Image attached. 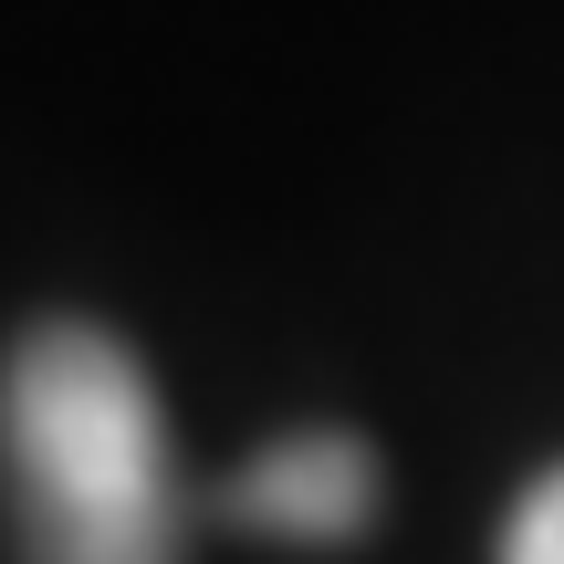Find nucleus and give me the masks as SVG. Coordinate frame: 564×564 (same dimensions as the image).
I'll list each match as a JSON object with an SVG mask.
<instances>
[{
	"label": "nucleus",
	"instance_id": "2",
	"mask_svg": "<svg viewBox=\"0 0 564 564\" xmlns=\"http://www.w3.org/2000/svg\"><path fill=\"white\" fill-rule=\"evenodd\" d=\"M220 512L251 523L262 544H356L377 523V449L356 429H282L272 449H251L241 470L220 481Z\"/></svg>",
	"mask_w": 564,
	"mask_h": 564
},
{
	"label": "nucleus",
	"instance_id": "3",
	"mask_svg": "<svg viewBox=\"0 0 564 564\" xmlns=\"http://www.w3.org/2000/svg\"><path fill=\"white\" fill-rule=\"evenodd\" d=\"M502 564H564V470H544V481L523 491V512H512V533H502Z\"/></svg>",
	"mask_w": 564,
	"mask_h": 564
},
{
	"label": "nucleus",
	"instance_id": "1",
	"mask_svg": "<svg viewBox=\"0 0 564 564\" xmlns=\"http://www.w3.org/2000/svg\"><path fill=\"white\" fill-rule=\"evenodd\" d=\"M0 502L21 564H188L158 387L105 324L53 314L0 356Z\"/></svg>",
	"mask_w": 564,
	"mask_h": 564
}]
</instances>
